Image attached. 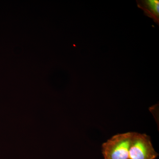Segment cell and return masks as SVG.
<instances>
[{
    "label": "cell",
    "mask_w": 159,
    "mask_h": 159,
    "mask_svg": "<svg viewBox=\"0 0 159 159\" xmlns=\"http://www.w3.org/2000/svg\"><path fill=\"white\" fill-rule=\"evenodd\" d=\"M158 155L148 136L134 133L128 159H155Z\"/></svg>",
    "instance_id": "cell-2"
},
{
    "label": "cell",
    "mask_w": 159,
    "mask_h": 159,
    "mask_svg": "<svg viewBox=\"0 0 159 159\" xmlns=\"http://www.w3.org/2000/svg\"><path fill=\"white\" fill-rule=\"evenodd\" d=\"M134 132L118 134L102 145L104 159H128L129 152Z\"/></svg>",
    "instance_id": "cell-1"
},
{
    "label": "cell",
    "mask_w": 159,
    "mask_h": 159,
    "mask_svg": "<svg viewBox=\"0 0 159 159\" xmlns=\"http://www.w3.org/2000/svg\"><path fill=\"white\" fill-rule=\"evenodd\" d=\"M137 6L144 11L146 16L152 19L157 24H159V1L158 0H137Z\"/></svg>",
    "instance_id": "cell-3"
}]
</instances>
